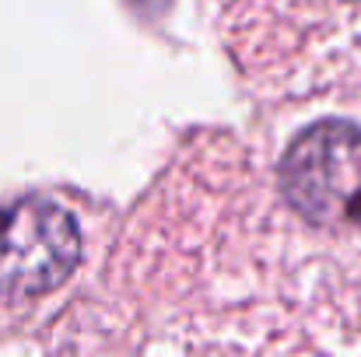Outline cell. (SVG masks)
<instances>
[{
	"label": "cell",
	"instance_id": "cell-1",
	"mask_svg": "<svg viewBox=\"0 0 361 357\" xmlns=\"http://www.w3.org/2000/svg\"><path fill=\"white\" fill-rule=\"evenodd\" d=\"M284 203L319 232H358L361 225V130L344 119L302 130L281 161Z\"/></svg>",
	"mask_w": 361,
	"mask_h": 357
},
{
	"label": "cell",
	"instance_id": "cell-2",
	"mask_svg": "<svg viewBox=\"0 0 361 357\" xmlns=\"http://www.w3.org/2000/svg\"><path fill=\"white\" fill-rule=\"evenodd\" d=\"M78 228L46 200L0 207V298L28 301L60 287L78 266Z\"/></svg>",
	"mask_w": 361,
	"mask_h": 357
}]
</instances>
